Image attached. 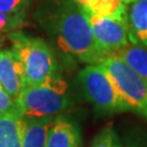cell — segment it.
<instances>
[{
	"label": "cell",
	"instance_id": "6da1fadb",
	"mask_svg": "<svg viewBox=\"0 0 147 147\" xmlns=\"http://www.w3.org/2000/svg\"><path fill=\"white\" fill-rule=\"evenodd\" d=\"M55 25L59 47L79 61L99 64L109 57L98 45L86 11L79 5L64 7L58 13Z\"/></svg>",
	"mask_w": 147,
	"mask_h": 147
},
{
	"label": "cell",
	"instance_id": "52a82bcc",
	"mask_svg": "<svg viewBox=\"0 0 147 147\" xmlns=\"http://www.w3.org/2000/svg\"><path fill=\"white\" fill-rule=\"evenodd\" d=\"M0 84L16 99L26 85L21 63L9 49L0 50Z\"/></svg>",
	"mask_w": 147,
	"mask_h": 147
},
{
	"label": "cell",
	"instance_id": "d6986e66",
	"mask_svg": "<svg viewBox=\"0 0 147 147\" xmlns=\"http://www.w3.org/2000/svg\"><path fill=\"white\" fill-rule=\"evenodd\" d=\"M121 1H123L126 5V3H133V2H135L136 0H121Z\"/></svg>",
	"mask_w": 147,
	"mask_h": 147
},
{
	"label": "cell",
	"instance_id": "3957f363",
	"mask_svg": "<svg viewBox=\"0 0 147 147\" xmlns=\"http://www.w3.org/2000/svg\"><path fill=\"white\" fill-rule=\"evenodd\" d=\"M19 111L24 118L51 117L68 108V84L59 76L38 85L25 86L16 97Z\"/></svg>",
	"mask_w": 147,
	"mask_h": 147
},
{
	"label": "cell",
	"instance_id": "9a60e30c",
	"mask_svg": "<svg viewBox=\"0 0 147 147\" xmlns=\"http://www.w3.org/2000/svg\"><path fill=\"white\" fill-rule=\"evenodd\" d=\"M118 143L115 129L107 125L95 136L90 147H118Z\"/></svg>",
	"mask_w": 147,
	"mask_h": 147
},
{
	"label": "cell",
	"instance_id": "4fadbf2b",
	"mask_svg": "<svg viewBox=\"0 0 147 147\" xmlns=\"http://www.w3.org/2000/svg\"><path fill=\"white\" fill-rule=\"evenodd\" d=\"M113 55L119 56L135 73L147 82V49L136 44H129Z\"/></svg>",
	"mask_w": 147,
	"mask_h": 147
},
{
	"label": "cell",
	"instance_id": "8fae6325",
	"mask_svg": "<svg viewBox=\"0 0 147 147\" xmlns=\"http://www.w3.org/2000/svg\"><path fill=\"white\" fill-rule=\"evenodd\" d=\"M53 121L51 117L25 120L22 147H46L48 131Z\"/></svg>",
	"mask_w": 147,
	"mask_h": 147
},
{
	"label": "cell",
	"instance_id": "9c48e42d",
	"mask_svg": "<svg viewBox=\"0 0 147 147\" xmlns=\"http://www.w3.org/2000/svg\"><path fill=\"white\" fill-rule=\"evenodd\" d=\"M25 118L20 112L0 117V147H22Z\"/></svg>",
	"mask_w": 147,
	"mask_h": 147
},
{
	"label": "cell",
	"instance_id": "30bf717a",
	"mask_svg": "<svg viewBox=\"0 0 147 147\" xmlns=\"http://www.w3.org/2000/svg\"><path fill=\"white\" fill-rule=\"evenodd\" d=\"M84 10L93 14L129 22L126 5L121 0H73Z\"/></svg>",
	"mask_w": 147,
	"mask_h": 147
},
{
	"label": "cell",
	"instance_id": "5bb4252c",
	"mask_svg": "<svg viewBox=\"0 0 147 147\" xmlns=\"http://www.w3.org/2000/svg\"><path fill=\"white\" fill-rule=\"evenodd\" d=\"M25 24V12L7 13L0 11V34L19 31Z\"/></svg>",
	"mask_w": 147,
	"mask_h": 147
},
{
	"label": "cell",
	"instance_id": "e0dca14e",
	"mask_svg": "<svg viewBox=\"0 0 147 147\" xmlns=\"http://www.w3.org/2000/svg\"><path fill=\"white\" fill-rule=\"evenodd\" d=\"M30 0H0V11L7 13L25 12Z\"/></svg>",
	"mask_w": 147,
	"mask_h": 147
},
{
	"label": "cell",
	"instance_id": "7c38bea8",
	"mask_svg": "<svg viewBox=\"0 0 147 147\" xmlns=\"http://www.w3.org/2000/svg\"><path fill=\"white\" fill-rule=\"evenodd\" d=\"M131 42L147 47V0H136L129 14Z\"/></svg>",
	"mask_w": 147,
	"mask_h": 147
},
{
	"label": "cell",
	"instance_id": "2e32d148",
	"mask_svg": "<svg viewBox=\"0 0 147 147\" xmlns=\"http://www.w3.org/2000/svg\"><path fill=\"white\" fill-rule=\"evenodd\" d=\"M12 112H20L16 104V99L13 98L2 85L0 84V117L9 115ZM21 113V112H20Z\"/></svg>",
	"mask_w": 147,
	"mask_h": 147
},
{
	"label": "cell",
	"instance_id": "8992f818",
	"mask_svg": "<svg viewBox=\"0 0 147 147\" xmlns=\"http://www.w3.org/2000/svg\"><path fill=\"white\" fill-rule=\"evenodd\" d=\"M86 11V10H85ZM98 45L109 56L126 47L131 40L129 22L100 16L86 11Z\"/></svg>",
	"mask_w": 147,
	"mask_h": 147
},
{
	"label": "cell",
	"instance_id": "ba28073f",
	"mask_svg": "<svg viewBox=\"0 0 147 147\" xmlns=\"http://www.w3.org/2000/svg\"><path fill=\"white\" fill-rule=\"evenodd\" d=\"M81 135L78 126L64 117L53 121L47 135L46 147H80Z\"/></svg>",
	"mask_w": 147,
	"mask_h": 147
},
{
	"label": "cell",
	"instance_id": "ffe728a7",
	"mask_svg": "<svg viewBox=\"0 0 147 147\" xmlns=\"http://www.w3.org/2000/svg\"><path fill=\"white\" fill-rule=\"evenodd\" d=\"M3 40H5V38H3V36L0 34V47H1V45L3 44Z\"/></svg>",
	"mask_w": 147,
	"mask_h": 147
},
{
	"label": "cell",
	"instance_id": "5b68a950",
	"mask_svg": "<svg viewBox=\"0 0 147 147\" xmlns=\"http://www.w3.org/2000/svg\"><path fill=\"white\" fill-rule=\"evenodd\" d=\"M80 85L86 98L96 109L106 113L127 111L115 85L101 64H88L80 71Z\"/></svg>",
	"mask_w": 147,
	"mask_h": 147
},
{
	"label": "cell",
	"instance_id": "277c9868",
	"mask_svg": "<svg viewBox=\"0 0 147 147\" xmlns=\"http://www.w3.org/2000/svg\"><path fill=\"white\" fill-rule=\"evenodd\" d=\"M109 75L118 95L127 110L147 119V82L132 70L125 61L111 55L100 63Z\"/></svg>",
	"mask_w": 147,
	"mask_h": 147
},
{
	"label": "cell",
	"instance_id": "ac0fdd59",
	"mask_svg": "<svg viewBox=\"0 0 147 147\" xmlns=\"http://www.w3.org/2000/svg\"><path fill=\"white\" fill-rule=\"evenodd\" d=\"M118 147H138L136 145H122L121 143H118Z\"/></svg>",
	"mask_w": 147,
	"mask_h": 147
},
{
	"label": "cell",
	"instance_id": "7a4b0ae2",
	"mask_svg": "<svg viewBox=\"0 0 147 147\" xmlns=\"http://www.w3.org/2000/svg\"><path fill=\"white\" fill-rule=\"evenodd\" d=\"M12 51L21 63L25 86L38 85L58 76V65L53 53L42 38L27 36L20 31L8 33Z\"/></svg>",
	"mask_w": 147,
	"mask_h": 147
}]
</instances>
